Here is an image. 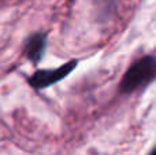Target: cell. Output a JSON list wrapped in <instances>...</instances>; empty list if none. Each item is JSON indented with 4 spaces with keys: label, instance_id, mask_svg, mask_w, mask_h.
Here are the masks:
<instances>
[{
    "label": "cell",
    "instance_id": "277c9868",
    "mask_svg": "<svg viewBox=\"0 0 156 155\" xmlns=\"http://www.w3.org/2000/svg\"><path fill=\"white\" fill-rule=\"evenodd\" d=\"M148 155H156V146H155V147H154V150H152V151H151V153H149Z\"/></svg>",
    "mask_w": 156,
    "mask_h": 155
},
{
    "label": "cell",
    "instance_id": "3957f363",
    "mask_svg": "<svg viewBox=\"0 0 156 155\" xmlns=\"http://www.w3.org/2000/svg\"><path fill=\"white\" fill-rule=\"evenodd\" d=\"M47 43H48V34L47 33L37 32L30 34L23 47L25 58L29 62H32L34 66H37L44 58V54H45L47 49Z\"/></svg>",
    "mask_w": 156,
    "mask_h": 155
},
{
    "label": "cell",
    "instance_id": "7a4b0ae2",
    "mask_svg": "<svg viewBox=\"0 0 156 155\" xmlns=\"http://www.w3.org/2000/svg\"><path fill=\"white\" fill-rule=\"evenodd\" d=\"M77 65H78V60L73 59L56 69H38L27 78V82L36 91L45 89V88L52 87V85L63 81L71 71L76 70Z\"/></svg>",
    "mask_w": 156,
    "mask_h": 155
},
{
    "label": "cell",
    "instance_id": "6da1fadb",
    "mask_svg": "<svg viewBox=\"0 0 156 155\" xmlns=\"http://www.w3.org/2000/svg\"><path fill=\"white\" fill-rule=\"evenodd\" d=\"M156 78V58L152 55L137 59L129 66L119 82V92L129 95L148 87Z\"/></svg>",
    "mask_w": 156,
    "mask_h": 155
}]
</instances>
